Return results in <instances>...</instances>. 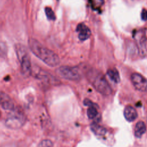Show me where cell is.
<instances>
[{"label": "cell", "mask_w": 147, "mask_h": 147, "mask_svg": "<svg viewBox=\"0 0 147 147\" xmlns=\"http://www.w3.org/2000/svg\"><path fill=\"white\" fill-rule=\"evenodd\" d=\"M28 45L32 52L48 66L52 67L59 64L60 59L58 55L44 46L36 39L30 38Z\"/></svg>", "instance_id": "1"}, {"label": "cell", "mask_w": 147, "mask_h": 147, "mask_svg": "<svg viewBox=\"0 0 147 147\" xmlns=\"http://www.w3.org/2000/svg\"><path fill=\"white\" fill-rule=\"evenodd\" d=\"M84 74L89 82L99 93L104 95L111 94L112 90L109 83L100 71L94 68H88Z\"/></svg>", "instance_id": "2"}, {"label": "cell", "mask_w": 147, "mask_h": 147, "mask_svg": "<svg viewBox=\"0 0 147 147\" xmlns=\"http://www.w3.org/2000/svg\"><path fill=\"white\" fill-rule=\"evenodd\" d=\"M15 50L17 58L20 63L21 72L24 77H28L32 75V67L30 57L26 48L21 44H17Z\"/></svg>", "instance_id": "3"}, {"label": "cell", "mask_w": 147, "mask_h": 147, "mask_svg": "<svg viewBox=\"0 0 147 147\" xmlns=\"http://www.w3.org/2000/svg\"><path fill=\"white\" fill-rule=\"evenodd\" d=\"M26 122V118L23 113L16 109L10 111L6 117L5 124L11 129H18L22 127Z\"/></svg>", "instance_id": "4"}, {"label": "cell", "mask_w": 147, "mask_h": 147, "mask_svg": "<svg viewBox=\"0 0 147 147\" xmlns=\"http://www.w3.org/2000/svg\"><path fill=\"white\" fill-rule=\"evenodd\" d=\"M56 72L61 78L71 81H78L81 79L79 68L76 67L61 66L57 69Z\"/></svg>", "instance_id": "5"}, {"label": "cell", "mask_w": 147, "mask_h": 147, "mask_svg": "<svg viewBox=\"0 0 147 147\" xmlns=\"http://www.w3.org/2000/svg\"><path fill=\"white\" fill-rule=\"evenodd\" d=\"M131 80L134 87L140 91H147V80L138 73H133L131 75Z\"/></svg>", "instance_id": "6"}, {"label": "cell", "mask_w": 147, "mask_h": 147, "mask_svg": "<svg viewBox=\"0 0 147 147\" xmlns=\"http://www.w3.org/2000/svg\"><path fill=\"white\" fill-rule=\"evenodd\" d=\"M134 38L137 43L138 51L140 55L141 56H145L147 53L146 46V39L145 33L142 30L137 32L134 36Z\"/></svg>", "instance_id": "7"}, {"label": "cell", "mask_w": 147, "mask_h": 147, "mask_svg": "<svg viewBox=\"0 0 147 147\" xmlns=\"http://www.w3.org/2000/svg\"><path fill=\"white\" fill-rule=\"evenodd\" d=\"M0 106L4 110L13 111L17 108L12 99L6 94L0 92Z\"/></svg>", "instance_id": "8"}, {"label": "cell", "mask_w": 147, "mask_h": 147, "mask_svg": "<svg viewBox=\"0 0 147 147\" xmlns=\"http://www.w3.org/2000/svg\"><path fill=\"white\" fill-rule=\"evenodd\" d=\"M84 104L88 107L87 110V115L88 118L94 119L95 122L98 121V119L100 117L97 110V105L88 99H84Z\"/></svg>", "instance_id": "9"}, {"label": "cell", "mask_w": 147, "mask_h": 147, "mask_svg": "<svg viewBox=\"0 0 147 147\" xmlns=\"http://www.w3.org/2000/svg\"><path fill=\"white\" fill-rule=\"evenodd\" d=\"M76 31L78 32L79 38L82 41L87 40L91 35V30L83 23H80L77 26Z\"/></svg>", "instance_id": "10"}, {"label": "cell", "mask_w": 147, "mask_h": 147, "mask_svg": "<svg viewBox=\"0 0 147 147\" xmlns=\"http://www.w3.org/2000/svg\"><path fill=\"white\" fill-rule=\"evenodd\" d=\"M123 115L125 119L129 122H133L135 121L138 117L136 110L131 106H127L125 108Z\"/></svg>", "instance_id": "11"}, {"label": "cell", "mask_w": 147, "mask_h": 147, "mask_svg": "<svg viewBox=\"0 0 147 147\" xmlns=\"http://www.w3.org/2000/svg\"><path fill=\"white\" fill-rule=\"evenodd\" d=\"M146 126L144 122L139 121L138 122L134 127V136L137 138H141L142 135L146 132Z\"/></svg>", "instance_id": "12"}, {"label": "cell", "mask_w": 147, "mask_h": 147, "mask_svg": "<svg viewBox=\"0 0 147 147\" xmlns=\"http://www.w3.org/2000/svg\"><path fill=\"white\" fill-rule=\"evenodd\" d=\"M90 129L91 131L97 136H104L106 133V130L103 126L98 125L96 122L91 124Z\"/></svg>", "instance_id": "13"}, {"label": "cell", "mask_w": 147, "mask_h": 147, "mask_svg": "<svg viewBox=\"0 0 147 147\" xmlns=\"http://www.w3.org/2000/svg\"><path fill=\"white\" fill-rule=\"evenodd\" d=\"M109 78L115 83H119L120 81V77L118 71L115 68L109 69L107 72Z\"/></svg>", "instance_id": "14"}, {"label": "cell", "mask_w": 147, "mask_h": 147, "mask_svg": "<svg viewBox=\"0 0 147 147\" xmlns=\"http://www.w3.org/2000/svg\"><path fill=\"white\" fill-rule=\"evenodd\" d=\"M7 54V47L6 43L0 40V57L5 58Z\"/></svg>", "instance_id": "15"}, {"label": "cell", "mask_w": 147, "mask_h": 147, "mask_svg": "<svg viewBox=\"0 0 147 147\" xmlns=\"http://www.w3.org/2000/svg\"><path fill=\"white\" fill-rule=\"evenodd\" d=\"M45 13L47 18L49 20L53 21L56 19V16L52 10V9L49 7H47L45 9Z\"/></svg>", "instance_id": "16"}, {"label": "cell", "mask_w": 147, "mask_h": 147, "mask_svg": "<svg viewBox=\"0 0 147 147\" xmlns=\"http://www.w3.org/2000/svg\"><path fill=\"white\" fill-rule=\"evenodd\" d=\"M53 142L50 140H42L38 144V147H53Z\"/></svg>", "instance_id": "17"}, {"label": "cell", "mask_w": 147, "mask_h": 147, "mask_svg": "<svg viewBox=\"0 0 147 147\" xmlns=\"http://www.w3.org/2000/svg\"><path fill=\"white\" fill-rule=\"evenodd\" d=\"M141 18L142 21H146L147 20V10L145 9L142 10L141 13Z\"/></svg>", "instance_id": "18"}, {"label": "cell", "mask_w": 147, "mask_h": 147, "mask_svg": "<svg viewBox=\"0 0 147 147\" xmlns=\"http://www.w3.org/2000/svg\"><path fill=\"white\" fill-rule=\"evenodd\" d=\"M0 147H17L15 145H13V144H6L3 146H1Z\"/></svg>", "instance_id": "19"}]
</instances>
